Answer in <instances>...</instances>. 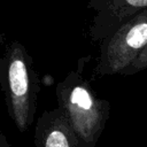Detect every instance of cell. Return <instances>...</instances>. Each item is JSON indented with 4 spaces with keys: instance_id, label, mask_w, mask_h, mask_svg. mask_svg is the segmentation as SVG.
I'll use <instances>...</instances> for the list:
<instances>
[{
    "instance_id": "1",
    "label": "cell",
    "mask_w": 147,
    "mask_h": 147,
    "mask_svg": "<svg viewBox=\"0 0 147 147\" xmlns=\"http://www.w3.org/2000/svg\"><path fill=\"white\" fill-rule=\"evenodd\" d=\"M0 83L9 117L20 132H25L34 119L39 83L32 59L18 41L11 42L0 59Z\"/></svg>"
},
{
    "instance_id": "2",
    "label": "cell",
    "mask_w": 147,
    "mask_h": 147,
    "mask_svg": "<svg viewBox=\"0 0 147 147\" xmlns=\"http://www.w3.org/2000/svg\"><path fill=\"white\" fill-rule=\"evenodd\" d=\"M59 108L65 114L84 147H94L109 118V102L99 99L80 70L71 71L55 88Z\"/></svg>"
},
{
    "instance_id": "3",
    "label": "cell",
    "mask_w": 147,
    "mask_h": 147,
    "mask_svg": "<svg viewBox=\"0 0 147 147\" xmlns=\"http://www.w3.org/2000/svg\"><path fill=\"white\" fill-rule=\"evenodd\" d=\"M100 44L94 75H124L147 46V9L126 21Z\"/></svg>"
},
{
    "instance_id": "4",
    "label": "cell",
    "mask_w": 147,
    "mask_h": 147,
    "mask_svg": "<svg viewBox=\"0 0 147 147\" xmlns=\"http://www.w3.org/2000/svg\"><path fill=\"white\" fill-rule=\"evenodd\" d=\"M87 7L94 11L91 39L102 42L126 21L147 9V0H90Z\"/></svg>"
},
{
    "instance_id": "5",
    "label": "cell",
    "mask_w": 147,
    "mask_h": 147,
    "mask_svg": "<svg viewBox=\"0 0 147 147\" xmlns=\"http://www.w3.org/2000/svg\"><path fill=\"white\" fill-rule=\"evenodd\" d=\"M36 147H84L65 114L57 107L44 111L34 131Z\"/></svg>"
},
{
    "instance_id": "6",
    "label": "cell",
    "mask_w": 147,
    "mask_h": 147,
    "mask_svg": "<svg viewBox=\"0 0 147 147\" xmlns=\"http://www.w3.org/2000/svg\"><path fill=\"white\" fill-rule=\"evenodd\" d=\"M147 70V46L146 48L139 54V56L137 57V60L132 63V65L126 70V72L124 74V76H129V75H134L137 72Z\"/></svg>"
},
{
    "instance_id": "7",
    "label": "cell",
    "mask_w": 147,
    "mask_h": 147,
    "mask_svg": "<svg viewBox=\"0 0 147 147\" xmlns=\"http://www.w3.org/2000/svg\"><path fill=\"white\" fill-rule=\"evenodd\" d=\"M0 147H10L7 138L5 137V134L2 133L1 130H0Z\"/></svg>"
}]
</instances>
